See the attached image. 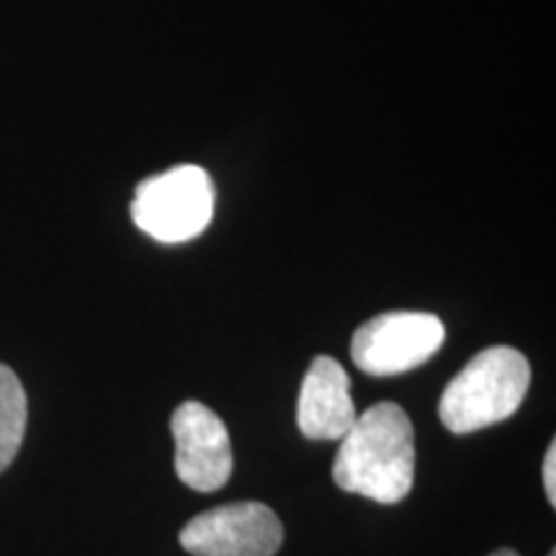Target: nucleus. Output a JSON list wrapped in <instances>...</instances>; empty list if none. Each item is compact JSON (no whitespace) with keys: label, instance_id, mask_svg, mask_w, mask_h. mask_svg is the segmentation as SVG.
<instances>
[{"label":"nucleus","instance_id":"20e7f679","mask_svg":"<svg viewBox=\"0 0 556 556\" xmlns=\"http://www.w3.org/2000/svg\"><path fill=\"white\" fill-rule=\"evenodd\" d=\"M446 343L441 317L430 312H384L353 332L351 358L371 377L413 371Z\"/></svg>","mask_w":556,"mask_h":556},{"label":"nucleus","instance_id":"f03ea898","mask_svg":"<svg viewBox=\"0 0 556 556\" xmlns=\"http://www.w3.org/2000/svg\"><path fill=\"white\" fill-rule=\"evenodd\" d=\"M528 384L531 364L518 348H484L443 389L438 417L451 433H477L516 415Z\"/></svg>","mask_w":556,"mask_h":556},{"label":"nucleus","instance_id":"9b49d317","mask_svg":"<svg viewBox=\"0 0 556 556\" xmlns=\"http://www.w3.org/2000/svg\"><path fill=\"white\" fill-rule=\"evenodd\" d=\"M548 556H556V554H554V552H548Z\"/></svg>","mask_w":556,"mask_h":556},{"label":"nucleus","instance_id":"39448f33","mask_svg":"<svg viewBox=\"0 0 556 556\" xmlns=\"http://www.w3.org/2000/svg\"><path fill=\"white\" fill-rule=\"evenodd\" d=\"M281 544V520L253 500L201 513L180 531V546L193 556H274Z\"/></svg>","mask_w":556,"mask_h":556},{"label":"nucleus","instance_id":"6e6552de","mask_svg":"<svg viewBox=\"0 0 556 556\" xmlns=\"http://www.w3.org/2000/svg\"><path fill=\"white\" fill-rule=\"evenodd\" d=\"M29 402L16 374L0 364V471L11 467L24 443Z\"/></svg>","mask_w":556,"mask_h":556},{"label":"nucleus","instance_id":"1a4fd4ad","mask_svg":"<svg viewBox=\"0 0 556 556\" xmlns=\"http://www.w3.org/2000/svg\"><path fill=\"white\" fill-rule=\"evenodd\" d=\"M544 490L548 497V505L556 507V443H548V451L544 456Z\"/></svg>","mask_w":556,"mask_h":556},{"label":"nucleus","instance_id":"0eeeda50","mask_svg":"<svg viewBox=\"0 0 556 556\" xmlns=\"http://www.w3.org/2000/svg\"><path fill=\"white\" fill-rule=\"evenodd\" d=\"M358 409L351 397V381L345 368L330 356L312 361L302 392L296 402V426L312 441H340L353 422Z\"/></svg>","mask_w":556,"mask_h":556},{"label":"nucleus","instance_id":"f257e3e1","mask_svg":"<svg viewBox=\"0 0 556 556\" xmlns=\"http://www.w3.org/2000/svg\"><path fill=\"white\" fill-rule=\"evenodd\" d=\"M340 490L394 505L405 500L415 482V428L394 402L368 407L340 438L332 464Z\"/></svg>","mask_w":556,"mask_h":556},{"label":"nucleus","instance_id":"7ed1b4c3","mask_svg":"<svg viewBox=\"0 0 556 556\" xmlns=\"http://www.w3.org/2000/svg\"><path fill=\"white\" fill-rule=\"evenodd\" d=\"M214 217V184L199 165H178L144 178L131 199V219L165 245L199 238Z\"/></svg>","mask_w":556,"mask_h":556},{"label":"nucleus","instance_id":"9d476101","mask_svg":"<svg viewBox=\"0 0 556 556\" xmlns=\"http://www.w3.org/2000/svg\"><path fill=\"white\" fill-rule=\"evenodd\" d=\"M490 556H520V554H518V552H513V548H500V552L490 554Z\"/></svg>","mask_w":556,"mask_h":556},{"label":"nucleus","instance_id":"423d86ee","mask_svg":"<svg viewBox=\"0 0 556 556\" xmlns=\"http://www.w3.org/2000/svg\"><path fill=\"white\" fill-rule=\"evenodd\" d=\"M176 456L173 467L180 482L197 492H217L229 482L235 467L232 441L217 413L201 402H184L170 417Z\"/></svg>","mask_w":556,"mask_h":556}]
</instances>
